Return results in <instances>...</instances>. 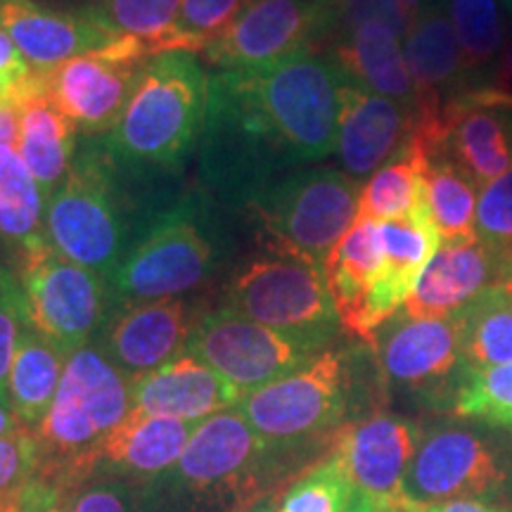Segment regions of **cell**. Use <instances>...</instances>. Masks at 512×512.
Wrapping results in <instances>:
<instances>
[{
    "label": "cell",
    "instance_id": "43",
    "mask_svg": "<svg viewBox=\"0 0 512 512\" xmlns=\"http://www.w3.org/2000/svg\"><path fill=\"white\" fill-rule=\"evenodd\" d=\"M34 69L29 67V62L24 60V55L19 53L12 38L0 29V79H3L15 93V102L17 95L22 91V86L31 79Z\"/></svg>",
    "mask_w": 512,
    "mask_h": 512
},
{
    "label": "cell",
    "instance_id": "16",
    "mask_svg": "<svg viewBox=\"0 0 512 512\" xmlns=\"http://www.w3.org/2000/svg\"><path fill=\"white\" fill-rule=\"evenodd\" d=\"M420 427L413 420L387 411L347 422L332 448L347 467L356 494L380 512H418L406 496V475L420 444Z\"/></svg>",
    "mask_w": 512,
    "mask_h": 512
},
{
    "label": "cell",
    "instance_id": "4",
    "mask_svg": "<svg viewBox=\"0 0 512 512\" xmlns=\"http://www.w3.org/2000/svg\"><path fill=\"white\" fill-rule=\"evenodd\" d=\"M275 458L235 406L200 422L178 463L145 486L166 491L164 501L176 508L242 512L261 501L266 479L278 467Z\"/></svg>",
    "mask_w": 512,
    "mask_h": 512
},
{
    "label": "cell",
    "instance_id": "51",
    "mask_svg": "<svg viewBox=\"0 0 512 512\" xmlns=\"http://www.w3.org/2000/svg\"><path fill=\"white\" fill-rule=\"evenodd\" d=\"M8 102H15V93H12V88L0 79V105H8Z\"/></svg>",
    "mask_w": 512,
    "mask_h": 512
},
{
    "label": "cell",
    "instance_id": "6",
    "mask_svg": "<svg viewBox=\"0 0 512 512\" xmlns=\"http://www.w3.org/2000/svg\"><path fill=\"white\" fill-rule=\"evenodd\" d=\"M363 185L337 169H304L252 197L266 249L325 271V261L356 223Z\"/></svg>",
    "mask_w": 512,
    "mask_h": 512
},
{
    "label": "cell",
    "instance_id": "12",
    "mask_svg": "<svg viewBox=\"0 0 512 512\" xmlns=\"http://www.w3.org/2000/svg\"><path fill=\"white\" fill-rule=\"evenodd\" d=\"M150 48L133 38H117L110 46L62 62L43 76L48 100L86 136H102L117 128L128 102L143 79Z\"/></svg>",
    "mask_w": 512,
    "mask_h": 512
},
{
    "label": "cell",
    "instance_id": "13",
    "mask_svg": "<svg viewBox=\"0 0 512 512\" xmlns=\"http://www.w3.org/2000/svg\"><path fill=\"white\" fill-rule=\"evenodd\" d=\"M508 458L482 434L456 425L422 432L406 475V496L418 508L446 501H498L510 491Z\"/></svg>",
    "mask_w": 512,
    "mask_h": 512
},
{
    "label": "cell",
    "instance_id": "53",
    "mask_svg": "<svg viewBox=\"0 0 512 512\" xmlns=\"http://www.w3.org/2000/svg\"><path fill=\"white\" fill-rule=\"evenodd\" d=\"M501 3L505 5V10H508V12H512V0H501Z\"/></svg>",
    "mask_w": 512,
    "mask_h": 512
},
{
    "label": "cell",
    "instance_id": "10",
    "mask_svg": "<svg viewBox=\"0 0 512 512\" xmlns=\"http://www.w3.org/2000/svg\"><path fill=\"white\" fill-rule=\"evenodd\" d=\"M387 387L434 408H453L465 373L460 318H413L396 311L370 342Z\"/></svg>",
    "mask_w": 512,
    "mask_h": 512
},
{
    "label": "cell",
    "instance_id": "25",
    "mask_svg": "<svg viewBox=\"0 0 512 512\" xmlns=\"http://www.w3.org/2000/svg\"><path fill=\"white\" fill-rule=\"evenodd\" d=\"M19 140L17 152L31 176L36 178L43 197L53 195L67 181L74 166L76 128L57 110L43 91V76L31 74L17 95Z\"/></svg>",
    "mask_w": 512,
    "mask_h": 512
},
{
    "label": "cell",
    "instance_id": "41",
    "mask_svg": "<svg viewBox=\"0 0 512 512\" xmlns=\"http://www.w3.org/2000/svg\"><path fill=\"white\" fill-rule=\"evenodd\" d=\"M41 470V446L34 432L0 439V496H15Z\"/></svg>",
    "mask_w": 512,
    "mask_h": 512
},
{
    "label": "cell",
    "instance_id": "22",
    "mask_svg": "<svg viewBox=\"0 0 512 512\" xmlns=\"http://www.w3.org/2000/svg\"><path fill=\"white\" fill-rule=\"evenodd\" d=\"M242 394L207 363L185 351L166 366L133 380V411L200 425L235 408Z\"/></svg>",
    "mask_w": 512,
    "mask_h": 512
},
{
    "label": "cell",
    "instance_id": "11",
    "mask_svg": "<svg viewBox=\"0 0 512 512\" xmlns=\"http://www.w3.org/2000/svg\"><path fill=\"white\" fill-rule=\"evenodd\" d=\"M214 245L188 209L164 214L140 238L110 278L117 306L176 299L195 290L214 271Z\"/></svg>",
    "mask_w": 512,
    "mask_h": 512
},
{
    "label": "cell",
    "instance_id": "15",
    "mask_svg": "<svg viewBox=\"0 0 512 512\" xmlns=\"http://www.w3.org/2000/svg\"><path fill=\"white\" fill-rule=\"evenodd\" d=\"M325 38L330 19L316 0H245L202 55L221 72H252L318 50Z\"/></svg>",
    "mask_w": 512,
    "mask_h": 512
},
{
    "label": "cell",
    "instance_id": "35",
    "mask_svg": "<svg viewBox=\"0 0 512 512\" xmlns=\"http://www.w3.org/2000/svg\"><path fill=\"white\" fill-rule=\"evenodd\" d=\"M356 486L335 448L304 472L285 491L278 512H349L356 503Z\"/></svg>",
    "mask_w": 512,
    "mask_h": 512
},
{
    "label": "cell",
    "instance_id": "7",
    "mask_svg": "<svg viewBox=\"0 0 512 512\" xmlns=\"http://www.w3.org/2000/svg\"><path fill=\"white\" fill-rule=\"evenodd\" d=\"M110 150L81 152L67 181L46 200V238L69 261L110 280L128 252L126 216Z\"/></svg>",
    "mask_w": 512,
    "mask_h": 512
},
{
    "label": "cell",
    "instance_id": "52",
    "mask_svg": "<svg viewBox=\"0 0 512 512\" xmlns=\"http://www.w3.org/2000/svg\"><path fill=\"white\" fill-rule=\"evenodd\" d=\"M349 512H380V510H375L373 505H370V503L366 501V498L358 496V498H356V503H354V508H351Z\"/></svg>",
    "mask_w": 512,
    "mask_h": 512
},
{
    "label": "cell",
    "instance_id": "33",
    "mask_svg": "<svg viewBox=\"0 0 512 512\" xmlns=\"http://www.w3.org/2000/svg\"><path fill=\"white\" fill-rule=\"evenodd\" d=\"M456 316L463 332L465 368L512 363V278L484 290Z\"/></svg>",
    "mask_w": 512,
    "mask_h": 512
},
{
    "label": "cell",
    "instance_id": "5",
    "mask_svg": "<svg viewBox=\"0 0 512 512\" xmlns=\"http://www.w3.org/2000/svg\"><path fill=\"white\" fill-rule=\"evenodd\" d=\"M354 396L349 351L325 349L306 366L280 377L238 403L254 432L278 456L335 439L347 425Z\"/></svg>",
    "mask_w": 512,
    "mask_h": 512
},
{
    "label": "cell",
    "instance_id": "26",
    "mask_svg": "<svg viewBox=\"0 0 512 512\" xmlns=\"http://www.w3.org/2000/svg\"><path fill=\"white\" fill-rule=\"evenodd\" d=\"M384 249L380 223L356 221L325 261L339 323L351 335L370 342V302L382 273Z\"/></svg>",
    "mask_w": 512,
    "mask_h": 512
},
{
    "label": "cell",
    "instance_id": "46",
    "mask_svg": "<svg viewBox=\"0 0 512 512\" xmlns=\"http://www.w3.org/2000/svg\"><path fill=\"white\" fill-rule=\"evenodd\" d=\"M19 432H24L22 422H19L15 411H12L10 403L0 399V439L12 437V434H19Z\"/></svg>",
    "mask_w": 512,
    "mask_h": 512
},
{
    "label": "cell",
    "instance_id": "40",
    "mask_svg": "<svg viewBox=\"0 0 512 512\" xmlns=\"http://www.w3.org/2000/svg\"><path fill=\"white\" fill-rule=\"evenodd\" d=\"M411 0H344L332 15L330 38H339L366 22H384L406 36L408 24L415 15Z\"/></svg>",
    "mask_w": 512,
    "mask_h": 512
},
{
    "label": "cell",
    "instance_id": "24",
    "mask_svg": "<svg viewBox=\"0 0 512 512\" xmlns=\"http://www.w3.org/2000/svg\"><path fill=\"white\" fill-rule=\"evenodd\" d=\"M382 235V273L377 280L373 302H370V342L375 332L403 309L413 285L425 271L441 245L434 228L430 207L415 211L403 219L380 223ZM368 342V344H370Z\"/></svg>",
    "mask_w": 512,
    "mask_h": 512
},
{
    "label": "cell",
    "instance_id": "45",
    "mask_svg": "<svg viewBox=\"0 0 512 512\" xmlns=\"http://www.w3.org/2000/svg\"><path fill=\"white\" fill-rule=\"evenodd\" d=\"M19 140V107L17 102L0 105V145L17 147Z\"/></svg>",
    "mask_w": 512,
    "mask_h": 512
},
{
    "label": "cell",
    "instance_id": "8",
    "mask_svg": "<svg viewBox=\"0 0 512 512\" xmlns=\"http://www.w3.org/2000/svg\"><path fill=\"white\" fill-rule=\"evenodd\" d=\"M226 309L316 349H330L342 328L323 268L266 249L230 278Z\"/></svg>",
    "mask_w": 512,
    "mask_h": 512
},
{
    "label": "cell",
    "instance_id": "32",
    "mask_svg": "<svg viewBox=\"0 0 512 512\" xmlns=\"http://www.w3.org/2000/svg\"><path fill=\"white\" fill-rule=\"evenodd\" d=\"M427 207L441 245L475 240L477 183L439 147H427Z\"/></svg>",
    "mask_w": 512,
    "mask_h": 512
},
{
    "label": "cell",
    "instance_id": "29",
    "mask_svg": "<svg viewBox=\"0 0 512 512\" xmlns=\"http://www.w3.org/2000/svg\"><path fill=\"white\" fill-rule=\"evenodd\" d=\"M427 147L411 136L387 164L380 166L361 188L356 221L384 223L411 216L427 207Z\"/></svg>",
    "mask_w": 512,
    "mask_h": 512
},
{
    "label": "cell",
    "instance_id": "17",
    "mask_svg": "<svg viewBox=\"0 0 512 512\" xmlns=\"http://www.w3.org/2000/svg\"><path fill=\"white\" fill-rule=\"evenodd\" d=\"M439 147L486 188L512 169V93L501 86L472 88L441 112Z\"/></svg>",
    "mask_w": 512,
    "mask_h": 512
},
{
    "label": "cell",
    "instance_id": "47",
    "mask_svg": "<svg viewBox=\"0 0 512 512\" xmlns=\"http://www.w3.org/2000/svg\"><path fill=\"white\" fill-rule=\"evenodd\" d=\"M496 86H501L503 91L512 93V38L505 41V50L501 57V67H498Z\"/></svg>",
    "mask_w": 512,
    "mask_h": 512
},
{
    "label": "cell",
    "instance_id": "31",
    "mask_svg": "<svg viewBox=\"0 0 512 512\" xmlns=\"http://www.w3.org/2000/svg\"><path fill=\"white\" fill-rule=\"evenodd\" d=\"M446 15L456 29L470 91L496 86L508 41L496 0H446Z\"/></svg>",
    "mask_w": 512,
    "mask_h": 512
},
{
    "label": "cell",
    "instance_id": "49",
    "mask_svg": "<svg viewBox=\"0 0 512 512\" xmlns=\"http://www.w3.org/2000/svg\"><path fill=\"white\" fill-rule=\"evenodd\" d=\"M0 512H22V505H19V494L0 496Z\"/></svg>",
    "mask_w": 512,
    "mask_h": 512
},
{
    "label": "cell",
    "instance_id": "30",
    "mask_svg": "<svg viewBox=\"0 0 512 512\" xmlns=\"http://www.w3.org/2000/svg\"><path fill=\"white\" fill-rule=\"evenodd\" d=\"M43 214L46 197L17 147L0 145V245L8 249L12 261L48 242Z\"/></svg>",
    "mask_w": 512,
    "mask_h": 512
},
{
    "label": "cell",
    "instance_id": "9",
    "mask_svg": "<svg viewBox=\"0 0 512 512\" xmlns=\"http://www.w3.org/2000/svg\"><path fill=\"white\" fill-rule=\"evenodd\" d=\"M29 328L72 356L95 342L110 318V280L55 252L50 242L15 259Z\"/></svg>",
    "mask_w": 512,
    "mask_h": 512
},
{
    "label": "cell",
    "instance_id": "23",
    "mask_svg": "<svg viewBox=\"0 0 512 512\" xmlns=\"http://www.w3.org/2000/svg\"><path fill=\"white\" fill-rule=\"evenodd\" d=\"M195 427V422L131 411L100 441L95 475L107 472L143 486L155 482L178 463Z\"/></svg>",
    "mask_w": 512,
    "mask_h": 512
},
{
    "label": "cell",
    "instance_id": "34",
    "mask_svg": "<svg viewBox=\"0 0 512 512\" xmlns=\"http://www.w3.org/2000/svg\"><path fill=\"white\" fill-rule=\"evenodd\" d=\"M181 0H88L81 12L107 36L133 38L155 55L169 53Z\"/></svg>",
    "mask_w": 512,
    "mask_h": 512
},
{
    "label": "cell",
    "instance_id": "18",
    "mask_svg": "<svg viewBox=\"0 0 512 512\" xmlns=\"http://www.w3.org/2000/svg\"><path fill=\"white\" fill-rule=\"evenodd\" d=\"M197 323L183 297L124 304L110 313L95 344L133 382L183 356Z\"/></svg>",
    "mask_w": 512,
    "mask_h": 512
},
{
    "label": "cell",
    "instance_id": "20",
    "mask_svg": "<svg viewBox=\"0 0 512 512\" xmlns=\"http://www.w3.org/2000/svg\"><path fill=\"white\" fill-rule=\"evenodd\" d=\"M508 278L512 266L479 238L439 245L401 311L413 318L456 316L484 290Z\"/></svg>",
    "mask_w": 512,
    "mask_h": 512
},
{
    "label": "cell",
    "instance_id": "38",
    "mask_svg": "<svg viewBox=\"0 0 512 512\" xmlns=\"http://www.w3.org/2000/svg\"><path fill=\"white\" fill-rule=\"evenodd\" d=\"M475 233L512 266V169L482 188Z\"/></svg>",
    "mask_w": 512,
    "mask_h": 512
},
{
    "label": "cell",
    "instance_id": "21",
    "mask_svg": "<svg viewBox=\"0 0 512 512\" xmlns=\"http://www.w3.org/2000/svg\"><path fill=\"white\" fill-rule=\"evenodd\" d=\"M0 29L12 38L36 74L114 41L83 12H62L38 0H0Z\"/></svg>",
    "mask_w": 512,
    "mask_h": 512
},
{
    "label": "cell",
    "instance_id": "19",
    "mask_svg": "<svg viewBox=\"0 0 512 512\" xmlns=\"http://www.w3.org/2000/svg\"><path fill=\"white\" fill-rule=\"evenodd\" d=\"M415 131V114L401 102L368 91L342 72L339 86L337 155L344 174L356 181L375 174Z\"/></svg>",
    "mask_w": 512,
    "mask_h": 512
},
{
    "label": "cell",
    "instance_id": "42",
    "mask_svg": "<svg viewBox=\"0 0 512 512\" xmlns=\"http://www.w3.org/2000/svg\"><path fill=\"white\" fill-rule=\"evenodd\" d=\"M72 512H133L128 489L119 479L86 484L76 491Z\"/></svg>",
    "mask_w": 512,
    "mask_h": 512
},
{
    "label": "cell",
    "instance_id": "14",
    "mask_svg": "<svg viewBox=\"0 0 512 512\" xmlns=\"http://www.w3.org/2000/svg\"><path fill=\"white\" fill-rule=\"evenodd\" d=\"M188 354L200 358L247 396L306 366L320 349L223 306L200 318Z\"/></svg>",
    "mask_w": 512,
    "mask_h": 512
},
{
    "label": "cell",
    "instance_id": "1",
    "mask_svg": "<svg viewBox=\"0 0 512 512\" xmlns=\"http://www.w3.org/2000/svg\"><path fill=\"white\" fill-rule=\"evenodd\" d=\"M342 69L306 50L252 72L209 81V124L252 145L264 162H318L337 150Z\"/></svg>",
    "mask_w": 512,
    "mask_h": 512
},
{
    "label": "cell",
    "instance_id": "28",
    "mask_svg": "<svg viewBox=\"0 0 512 512\" xmlns=\"http://www.w3.org/2000/svg\"><path fill=\"white\" fill-rule=\"evenodd\" d=\"M67 354L31 328L22 332L8 377V401L24 430L38 432L60 389Z\"/></svg>",
    "mask_w": 512,
    "mask_h": 512
},
{
    "label": "cell",
    "instance_id": "27",
    "mask_svg": "<svg viewBox=\"0 0 512 512\" xmlns=\"http://www.w3.org/2000/svg\"><path fill=\"white\" fill-rule=\"evenodd\" d=\"M401 41L403 36L389 24L366 22L339 36L328 55L349 79L418 114V98Z\"/></svg>",
    "mask_w": 512,
    "mask_h": 512
},
{
    "label": "cell",
    "instance_id": "3",
    "mask_svg": "<svg viewBox=\"0 0 512 512\" xmlns=\"http://www.w3.org/2000/svg\"><path fill=\"white\" fill-rule=\"evenodd\" d=\"M209 81L195 55L152 57L107 140L114 162L159 169L181 162L207 126Z\"/></svg>",
    "mask_w": 512,
    "mask_h": 512
},
{
    "label": "cell",
    "instance_id": "48",
    "mask_svg": "<svg viewBox=\"0 0 512 512\" xmlns=\"http://www.w3.org/2000/svg\"><path fill=\"white\" fill-rule=\"evenodd\" d=\"M242 512H278V505H275V498H261Z\"/></svg>",
    "mask_w": 512,
    "mask_h": 512
},
{
    "label": "cell",
    "instance_id": "36",
    "mask_svg": "<svg viewBox=\"0 0 512 512\" xmlns=\"http://www.w3.org/2000/svg\"><path fill=\"white\" fill-rule=\"evenodd\" d=\"M451 411L460 418L512 430V363L465 368Z\"/></svg>",
    "mask_w": 512,
    "mask_h": 512
},
{
    "label": "cell",
    "instance_id": "37",
    "mask_svg": "<svg viewBox=\"0 0 512 512\" xmlns=\"http://www.w3.org/2000/svg\"><path fill=\"white\" fill-rule=\"evenodd\" d=\"M245 0H181L169 53H202L238 17Z\"/></svg>",
    "mask_w": 512,
    "mask_h": 512
},
{
    "label": "cell",
    "instance_id": "39",
    "mask_svg": "<svg viewBox=\"0 0 512 512\" xmlns=\"http://www.w3.org/2000/svg\"><path fill=\"white\" fill-rule=\"evenodd\" d=\"M29 328L22 287L17 275L0 264V399L8 401V377L15 361L19 339ZM10 403V401H8Z\"/></svg>",
    "mask_w": 512,
    "mask_h": 512
},
{
    "label": "cell",
    "instance_id": "50",
    "mask_svg": "<svg viewBox=\"0 0 512 512\" xmlns=\"http://www.w3.org/2000/svg\"><path fill=\"white\" fill-rule=\"evenodd\" d=\"M316 3L320 5V10H323L325 15H328L330 27H332V15H335V10L344 3V0H316Z\"/></svg>",
    "mask_w": 512,
    "mask_h": 512
},
{
    "label": "cell",
    "instance_id": "44",
    "mask_svg": "<svg viewBox=\"0 0 512 512\" xmlns=\"http://www.w3.org/2000/svg\"><path fill=\"white\" fill-rule=\"evenodd\" d=\"M420 512H512L510 505H501L494 501H470V498H460V501H446L437 505H427Z\"/></svg>",
    "mask_w": 512,
    "mask_h": 512
},
{
    "label": "cell",
    "instance_id": "2",
    "mask_svg": "<svg viewBox=\"0 0 512 512\" xmlns=\"http://www.w3.org/2000/svg\"><path fill=\"white\" fill-rule=\"evenodd\" d=\"M133 411V382L91 342L67 358L50 411L38 427V475L79 491L95 477V451Z\"/></svg>",
    "mask_w": 512,
    "mask_h": 512
}]
</instances>
